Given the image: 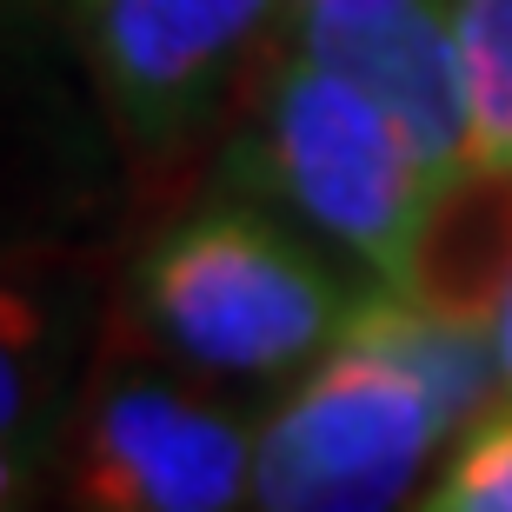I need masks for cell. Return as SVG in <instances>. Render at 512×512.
<instances>
[{"label": "cell", "instance_id": "cell-1", "mask_svg": "<svg viewBox=\"0 0 512 512\" xmlns=\"http://www.w3.org/2000/svg\"><path fill=\"white\" fill-rule=\"evenodd\" d=\"M499 386L486 326L380 286L353 300L340 340L306 366L253 446V506L386 512L419 499L433 459L473 426Z\"/></svg>", "mask_w": 512, "mask_h": 512}, {"label": "cell", "instance_id": "cell-2", "mask_svg": "<svg viewBox=\"0 0 512 512\" xmlns=\"http://www.w3.org/2000/svg\"><path fill=\"white\" fill-rule=\"evenodd\" d=\"M353 293L266 207L207 200L127 266V320L160 353L227 386L293 380L340 340Z\"/></svg>", "mask_w": 512, "mask_h": 512}, {"label": "cell", "instance_id": "cell-3", "mask_svg": "<svg viewBox=\"0 0 512 512\" xmlns=\"http://www.w3.org/2000/svg\"><path fill=\"white\" fill-rule=\"evenodd\" d=\"M227 180L286 207L380 286L406 280L413 233L433 200V167L419 160L406 127L353 74L300 47L273 67L260 120L233 147Z\"/></svg>", "mask_w": 512, "mask_h": 512}, {"label": "cell", "instance_id": "cell-4", "mask_svg": "<svg viewBox=\"0 0 512 512\" xmlns=\"http://www.w3.org/2000/svg\"><path fill=\"white\" fill-rule=\"evenodd\" d=\"M60 486L100 512H227L253 499V433L207 373L173 360L120 313L60 419Z\"/></svg>", "mask_w": 512, "mask_h": 512}, {"label": "cell", "instance_id": "cell-5", "mask_svg": "<svg viewBox=\"0 0 512 512\" xmlns=\"http://www.w3.org/2000/svg\"><path fill=\"white\" fill-rule=\"evenodd\" d=\"M293 0H67L80 74L133 160H173L220 120Z\"/></svg>", "mask_w": 512, "mask_h": 512}, {"label": "cell", "instance_id": "cell-6", "mask_svg": "<svg viewBox=\"0 0 512 512\" xmlns=\"http://www.w3.org/2000/svg\"><path fill=\"white\" fill-rule=\"evenodd\" d=\"M80 40L40 0H0V247L67 233L107 180L100 94L74 80Z\"/></svg>", "mask_w": 512, "mask_h": 512}, {"label": "cell", "instance_id": "cell-7", "mask_svg": "<svg viewBox=\"0 0 512 512\" xmlns=\"http://www.w3.org/2000/svg\"><path fill=\"white\" fill-rule=\"evenodd\" d=\"M293 47L340 67L406 127L433 180L473 160L466 74L446 0H306L293 7Z\"/></svg>", "mask_w": 512, "mask_h": 512}, {"label": "cell", "instance_id": "cell-8", "mask_svg": "<svg viewBox=\"0 0 512 512\" xmlns=\"http://www.w3.org/2000/svg\"><path fill=\"white\" fill-rule=\"evenodd\" d=\"M100 346V273L67 233L0 247V439L54 446Z\"/></svg>", "mask_w": 512, "mask_h": 512}, {"label": "cell", "instance_id": "cell-9", "mask_svg": "<svg viewBox=\"0 0 512 512\" xmlns=\"http://www.w3.org/2000/svg\"><path fill=\"white\" fill-rule=\"evenodd\" d=\"M506 286H512V167L466 160L459 173L433 180L399 293L446 313V320L493 333Z\"/></svg>", "mask_w": 512, "mask_h": 512}, {"label": "cell", "instance_id": "cell-10", "mask_svg": "<svg viewBox=\"0 0 512 512\" xmlns=\"http://www.w3.org/2000/svg\"><path fill=\"white\" fill-rule=\"evenodd\" d=\"M466 74L473 160L512 167V0H446Z\"/></svg>", "mask_w": 512, "mask_h": 512}, {"label": "cell", "instance_id": "cell-11", "mask_svg": "<svg viewBox=\"0 0 512 512\" xmlns=\"http://www.w3.org/2000/svg\"><path fill=\"white\" fill-rule=\"evenodd\" d=\"M419 506H433V512H512V393H499L453 439V453L426 479Z\"/></svg>", "mask_w": 512, "mask_h": 512}, {"label": "cell", "instance_id": "cell-12", "mask_svg": "<svg viewBox=\"0 0 512 512\" xmlns=\"http://www.w3.org/2000/svg\"><path fill=\"white\" fill-rule=\"evenodd\" d=\"M47 453L54 446H20V439H0V512L34 506L47 493Z\"/></svg>", "mask_w": 512, "mask_h": 512}, {"label": "cell", "instance_id": "cell-13", "mask_svg": "<svg viewBox=\"0 0 512 512\" xmlns=\"http://www.w3.org/2000/svg\"><path fill=\"white\" fill-rule=\"evenodd\" d=\"M493 353H499V386L512 393V286L499 300V320H493Z\"/></svg>", "mask_w": 512, "mask_h": 512}, {"label": "cell", "instance_id": "cell-14", "mask_svg": "<svg viewBox=\"0 0 512 512\" xmlns=\"http://www.w3.org/2000/svg\"><path fill=\"white\" fill-rule=\"evenodd\" d=\"M293 7H306V0H293Z\"/></svg>", "mask_w": 512, "mask_h": 512}]
</instances>
